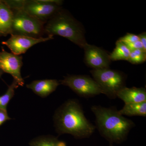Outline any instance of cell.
<instances>
[{
    "label": "cell",
    "mask_w": 146,
    "mask_h": 146,
    "mask_svg": "<svg viewBox=\"0 0 146 146\" xmlns=\"http://www.w3.org/2000/svg\"><path fill=\"white\" fill-rule=\"evenodd\" d=\"M45 33L67 38L80 47L83 48L87 44L83 28L72 16L60 9L46 23Z\"/></svg>",
    "instance_id": "obj_3"
},
{
    "label": "cell",
    "mask_w": 146,
    "mask_h": 146,
    "mask_svg": "<svg viewBox=\"0 0 146 146\" xmlns=\"http://www.w3.org/2000/svg\"><path fill=\"white\" fill-rule=\"evenodd\" d=\"M19 86L17 82L13 80L12 84L9 86L5 94L0 96V109L7 110L9 103L14 96L15 89Z\"/></svg>",
    "instance_id": "obj_17"
},
{
    "label": "cell",
    "mask_w": 146,
    "mask_h": 146,
    "mask_svg": "<svg viewBox=\"0 0 146 146\" xmlns=\"http://www.w3.org/2000/svg\"><path fill=\"white\" fill-rule=\"evenodd\" d=\"M61 4L48 3L42 0H24L22 10L29 15L46 23L61 9Z\"/></svg>",
    "instance_id": "obj_7"
},
{
    "label": "cell",
    "mask_w": 146,
    "mask_h": 146,
    "mask_svg": "<svg viewBox=\"0 0 146 146\" xmlns=\"http://www.w3.org/2000/svg\"><path fill=\"white\" fill-rule=\"evenodd\" d=\"M23 65V56L16 55L3 50L0 52V70L4 72L10 74L18 84L23 86L25 81L21 74V69Z\"/></svg>",
    "instance_id": "obj_8"
},
{
    "label": "cell",
    "mask_w": 146,
    "mask_h": 146,
    "mask_svg": "<svg viewBox=\"0 0 146 146\" xmlns=\"http://www.w3.org/2000/svg\"><path fill=\"white\" fill-rule=\"evenodd\" d=\"M139 37V39L142 43V44L143 46L144 50L146 51V32H144L143 33L138 35Z\"/></svg>",
    "instance_id": "obj_23"
},
{
    "label": "cell",
    "mask_w": 146,
    "mask_h": 146,
    "mask_svg": "<svg viewBox=\"0 0 146 146\" xmlns=\"http://www.w3.org/2000/svg\"><path fill=\"white\" fill-rule=\"evenodd\" d=\"M13 20L11 35L39 38L44 34L46 23L29 15L22 9L12 11Z\"/></svg>",
    "instance_id": "obj_4"
},
{
    "label": "cell",
    "mask_w": 146,
    "mask_h": 146,
    "mask_svg": "<svg viewBox=\"0 0 146 146\" xmlns=\"http://www.w3.org/2000/svg\"><path fill=\"white\" fill-rule=\"evenodd\" d=\"M102 94L112 99L117 98L118 91L125 86V76L118 71L108 69L90 71Z\"/></svg>",
    "instance_id": "obj_5"
},
{
    "label": "cell",
    "mask_w": 146,
    "mask_h": 146,
    "mask_svg": "<svg viewBox=\"0 0 146 146\" xmlns=\"http://www.w3.org/2000/svg\"><path fill=\"white\" fill-rule=\"evenodd\" d=\"M13 13L3 1H0V37L11 35Z\"/></svg>",
    "instance_id": "obj_13"
},
{
    "label": "cell",
    "mask_w": 146,
    "mask_h": 146,
    "mask_svg": "<svg viewBox=\"0 0 146 146\" xmlns=\"http://www.w3.org/2000/svg\"><path fill=\"white\" fill-rule=\"evenodd\" d=\"M91 110L96 117L99 132L111 143H119L125 140L131 129L135 126L133 121L121 115L115 108L93 106Z\"/></svg>",
    "instance_id": "obj_2"
},
{
    "label": "cell",
    "mask_w": 146,
    "mask_h": 146,
    "mask_svg": "<svg viewBox=\"0 0 146 146\" xmlns=\"http://www.w3.org/2000/svg\"><path fill=\"white\" fill-rule=\"evenodd\" d=\"M121 115L123 116H146V102L139 103H131L125 104L121 109L119 110Z\"/></svg>",
    "instance_id": "obj_14"
},
{
    "label": "cell",
    "mask_w": 146,
    "mask_h": 146,
    "mask_svg": "<svg viewBox=\"0 0 146 146\" xmlns=\"http://www.w3.org/2000/svg\"><path fill=\"white\" fill-rule=\"evenodd\" d=\"M52 35L39 38H33L22 35H11L10 38L2 42L3 45L7 46L11 53L16 55L20 56L25 54L33 46L53 39Z\"/></svg>",
    "instance_id": "obj_9"
},
{
    "label": "cell",
    "mask_w": 146,
    "mask_h": 146,
    "mask_svg": "<svg viewBox=\"0 0 146 146\" xmlns=\"http://www.w3.org/2000/svg\"><path fill=\"white\" fill-rule=\"evenodd\" d=\"M146 60V52L143 50H135L131 51L127 61L133 64L143 63Z\"/></svg>",
    "instance_id": "obj_18"
},
{
    "label": "cell",
    "mask_w": 146,
    "mask_h": 146,
    "mask_svg": "<svg viewBox=\"0 0 146 146\" xmlns=\"http://www.w3.org/2000/svg\"><path fill=\"white\" fill-rule=\"evenodd\" d=\"M11 10L16 11L21 10L23 9L24 0H16V1H3Z\"/></svg>",
    "instance_id": "obj_19"
},
{
    "label": "cell",
    "mask_w": 146,
    "mask_h": 146,
    "mask_svg": "<svg viewBox=\"0 0 146 146\" xmlns=\"http://www.w3.org/2000/svg\"><path fill=\"white\" fill-rule=\"evenodd\" d=\"M117 97L124 102L125 104L143 102H146V90L142 87H124L118 91Z\"/></svg>",
    "instance_id": "obj_12"
},
{
    "label": "cell",
    "mask_w": 146,
    "mask_h": 146,
    "mask_svg": "<svg viewBox=\"0 0 146 146\" xmlns=\"http://www.w3.org/2000/svg\"><path fill=\"white\" fill-rule=\"evenodd\" d=\"M53 120L58 134L68 133L79 139L90 137L96 129L85 117L76 100H68L60 106L55 112Z\"/></svg>",
    "instance_id": "obj_1"
},
{
    "label": "cell",
    "mask_w": 146,
    "mask_h": 146,
    "mask_svg": "<svg viewBox=\"0 0 146 146\" xmlns=\"http://www.w3.org/2000/svg\"><path fill=\"white\" fill-rule=\"evenodd\" d=\"M110 146H112V145H110Z\"/></svg>",
    "instance_id": "obj_25"
},
{
    "label": "cell",
    "mask_w": 146,
    "mask_h": 146,
    "mask_svg": "<svg viewBox=\"0 0 146 146\" xmlns=\"http://www.w3.org/2000/svg\"><path fill=\"white\" fill-rule=\"evenodd\" d=\"M30 146H67L65 142L52 136H39L29 143Z\"/></svg>",
    "instance_id": "obj_15"
},
{
    "label": "cell",
    "mask_w": 146,
    "mask_h": 146,
    "mask_svg": "<svg viewBox=\"0 0 146 146\" xmlns=\"http://www.w3.org/2000/svg\"><path fill=\"white\" fill-rule=\"evenodd\" d=\"M83 48L86 64L94 70L108 69L110 63V55L98 47L86 44Z\"/></svg>",
    "instance_id": "obj_10"
},
{
    "label": "cell",
    "mask_w": 146,
    "mask_h": 146,
    "mask_svg": "<svg viewBox=\"0 0 146 146\" xmlns=\"http://www.w3.org/2000/svg\"><path fill=\"white\" fill-rule=\"evenodd\" d=\"M125 45L127 46L131 51L135 50H143L146 52V51L144 50L143 46L140 40L134 42V43L127 44Z\"/></svg>",
    "instance_id": "obj_21"
},
{
    "label": "cell",
    "mask_w": 146,
    "mask_h": 146,
    "mask_svg": "<svg viewBox=\"0 0 146 146\" xmlns=\"http://www.w3.org/2000/svg\"><path fill=\"white\" fill-rule=\"evenodd\" d=\"M60 84L68 86L79 96L85 98L102 94L98 83L88 76H67L60 80Z\"/></svg>",
    "instance_id": "obj_6"
},
{
    "label": "cell",
    "mask_w": 146,
    "mask_h": 146,
    "mask_svg": "<svg viewBox=\"0 0 146 146\" xmlns=\"http://www.w3.org/2000/svg\"><path fill=\"white\" fill-rule=\"evenodd\" d=\"M119 40L124 43L125 44H131L137 41L140 40L139 37L138 35L131 34V33H127L125 36L121 37Z\"/></svg>",
    "instance_id": "obj_20"
},
{
    "label": "cell",
    "mask_w": 146,
    "mask_h": 146,
    "mask_svg": "<svg viewBox=\"0 0 146 146\" xmlns=\"http://www.w3.org/2000/svg\"><path fill=\"white\" fill-rule=\"evenodd\" d=\"M3 73L4 72L2 70H0V78H1V77Z\"/></svg>",
    "instance_id": "obj_24"
},
{
    "label": "cell",
    "mask_w": 146,
    "mask_h": 146,
    "mask_svg": "<svg viewBox=\"0 0 146 146\" xmlns=\"http://www.w3.org/2000/svg\"><path fill=\"white\" fill-rule=\"evenodd\" d=\"M130 52L131 51L127 46L119 40L116 42L115 49L110 55V60L112 61L127 60Z\"/></svg>",
    "instance_id": "obj_16"
},
{
    "label": "cell",
    "mask_w": 146,
    "mask_h": 146,
    "mask_svg": "<svg viewBox=\"0 0 146 146\" xmlns=\"http://www.w3.org/2000/svg\"><path fill=\"white\" fill-rule=\"evenodd\" d=\"M60 84L59 82L56 80H34L27 84L26 87L39 97L45 98L55 91Z\"/></svg>",
    "instance_id": "obj_11"
},
{
    "label": "cell",
    "mask_w": 146,
    "mask_h": 146,
    "mask_svg": "<svg viewBox=\"0 0 146 146\" xmlns=\"http://www.w3.org/2000/svg\"><path fill=\"white\" fill-rule=\"evenodd\" d=\"M9 117L7 110L0 109V127L6 121L11 119Z\"/></svg>",
    "instance_id": "obj_22"
}]
</instances>
